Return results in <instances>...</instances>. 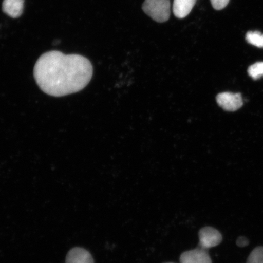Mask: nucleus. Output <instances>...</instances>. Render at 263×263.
I'll use <instances>...</instances> for the list:
<instances>
[{
    "instance_id": "1a4fd4ad",
    "label": "nucleus",
    "mask_w": 263,
    "mask_h": 263,
    "mask_svg": "<svg viewBox=\"0 0 263 263\" xmlns=\"http://www.w3.org/2000/svg\"><path fill=\"white\" fill-rule=\"evenodd\" d=\"M246 41L249 44L256 47L263 48V34L258 31H250L247 33Z\"/></svg>"
},
{
    "instance_id": "6e6552de",
    "label": "nucleus",
    "mask_w": 263,
    "mask_h": 263,
    "mask_svg": "<svg viewBox=\"0 0 263 263\" xmlns=\"http://www.w3.org/2000/svg\"><path fill=\"white\" fill-rule=\"evenodd\" d=\"M196 0H174L173 12L178 18H183L188 15L196 4Z\"/></svg>"
},
{
    "instance_id": "39448f33",
    "label": "nucleus",
    "mask_w": 263,
    "mask_h": 263,
    "mask_svg": "<svg viewBox=\"0 0 263 263\" xmlns=\"http://www.w3.org/2000/svg\"><path fill=\"white\" fill-rule=\"evenodd\" d=\"M180 263H212L208 251L197 248L183 252L180 256Z\"/></svg>"
},
{
    "instance_id": "4468645a",
    "label": "nucleus",
    "mask_w": 263,
    "mask_h": 263,
    "mask_svg": "<svg viewBox=\"0 0 263 263\" xmlns=\"http://www.w3.org/2000/svg\"><path fill=\"white\" fill-rule=\"evenodd\" d=\"M168 263H173V262H168Z\"/></svg>"
},
{
    "instance_id": "7ed1b4c3",
    "label": "nucleus",
    "mask_w": 263,
    "mask_h": 263,
    "mask_svg": "<svg viewBox=\"0 0 263 263\" xmlns=\"http://www.w3.org/2000/svg\"><path fill=\"white\" fill-rule=\"evenodd\" d=\"M199 248L208 250L218 246L222 241V236L218 230L211 228L205 227L200 230Z\"/></svg>"
},
{
    "instance_id": "f8f14e48",
    "label": "nucleus",
    "mask_w": 263,
    "mask_h": 263,
    "mask_svg": "<svg viewBox=\"0 0 263 263\" xmlns=\"http://www.w3.org/2000/svg\"><path fill=\"white\" fill-rule=\"evenodd\" d=\"M214 9L222 10L228 5L230 0H210Z\"/></svg>"
},
{
    "instance_id": "9d476101",
    "label": "nucleus",
    "mask_w": 263,
    "mask_h": 263,
    "mask_svg": "<svg viewBox=\"0 0 263 263\" xmlns=\"http://www.w3.org/2000/svg\"><path fill=\"white\" fill-rule=\"evenodd\" d=\"M248 72L253 80H258L263 77V62H256V63L250 66Z\"/></svg>"
},
{
    "instance_id": "20e7f679",
    "label": "nucleus",
    "mask_w": 263,
    "mask_h": 263,
    "mask_svg": "<svg viewBox=\"0 0 263 263\" xmlns=\"http://www.w3.org/2000/svg\"><path fill=\"white\" fill-rule=\"evenodd\" d=\"M216 99L219 106L223 110L228 111L238 110L244 104L241 94L240 93L223 92L217 95Z\"/></svg>"
},
{
    "instance_id": "423d86ee",
    "label": "nucleus",
    "mask_w": 263,
    "mask_h": 263,
    "mask_svg": "<svg viewBox=\"0 0 263 263\" xmlns=\"http://www.w3.org/2000/svg\"><path fill=\"white\" fill-rule=\"evenodd\" d=\"M66 263H94V260L90 253L87 250L75 248L68 253Z\"/></svg>"
},
{
    "instance_id": "ddd939ff",
    "label": "nucleus",
    "mask_w": 263,
    "mask_h": 263,
    "mask_svg": "<svg viewBox=\"0 0 263 263\" xmlns=\"http://www.w3.org/2000/svg\"><path fill=\"white\" fill-rule=\"evenodd\" d=\"M249 241L248 238L245 236H240L236 241V245L240 248H244L249 245Z\"/></svg>"
},
{
    "instance_id": "0eeeda50",
    "label": "nucleus",
    "mask_w": 263,
    "mask_h": 263,
    "mask_svg": "<svg viewBox=\"0 0 263 263\" xmlns=\"http://www.w3.org/2000/svg\"><path fill=\"white\" fill-rule=\"evenodd\" d=\"M24 8V0H4L3 11L12 18L21 16Z\"/></svg>"
},
{
    "instance_id": "f03ea898",
    "label": "nucleus",
    "mask_w": 263,
    "mask_h": 263,
    "mask_svg": "<svg viewBox=\"0 0 263 263\" xmlns=\"http://www.w3.org/2000/svg\"><path fill=\"white\" fill-rule=\"evenodd\" d=\"M170 0H145L142 6L143 11L154 21L163 23L170 16Z\"/></svg>"
},
{
    "instance_id": "f257e3e1",
    "label": "nucleus",
    "mask_w": 263,
    "mask_h": 263,
    "mask_svg": "<svg viewBox=\"0 0 263 263\" xmlns=\"http://www.w3.org/2000/svg\"><path fill=\"white\" fill-rule=\"evenodd\" d=\"M93 75L88 59L60 51L45 52L34 66L36 82L46 94L55 97L77 93L87 86Z\"/></svg>"
},
{
    "instance_id": "9b49d317",
    "label": "nucleus",
    "mask_w": 263,
    "mask_h": 263,
    "mask_svg": "<svg viewBox=\"0 0 263 263\" xmlns=\"http://www.w3.org/2000/svg\"><path fill=\"white\" fill-rule=\"evenodd\" d=\"M246 263H263V247H258L253 250Z\"/></svg>"
}]
</instances>
